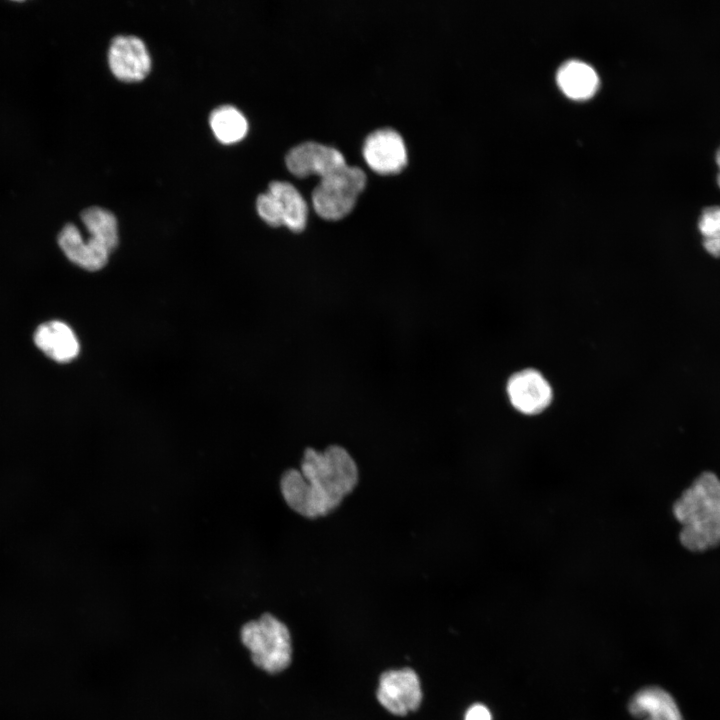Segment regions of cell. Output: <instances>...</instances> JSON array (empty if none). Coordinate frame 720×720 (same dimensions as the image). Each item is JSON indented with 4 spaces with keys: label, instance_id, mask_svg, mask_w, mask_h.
I'll use <instances>...</instances> for the list:
<instances>
[{
    "label": "cell",
    "instance_id": "6da1fadb",
    "mask_svg": "<svg viewBox=\"0 0 720 720\" xmlns=\"http://www.w3.org/2000/svg\"><path fill=\"white\" fill-rule=\"evenodd\" d=\"M359 481V471L350 453L339 445L324 451L304 450L300 470H286L280 490L286 504L299 515L316 519L333 512Z\"/></svg>",
    "mask_w": 720,
    "mask_h": 720
},
{
    "label": "cell",
    "instance_id": "7a4b0ae2",
    "mask_svg": "<svg viewBox=\"0 0 720 720\" xmlns=\"http://www.w3.org/2000/svg\"><path fill=\"white\" fill-rule=\"evenodd\" d=\"M682 524L681 543L701 551L720 543V479L713 473L700 475L673 507Z\"/></svg>",
    "mask_w": 720,
    "mask_h": 720
},
{
    "label": "cell",
    "instance_id": "3957f363",
    "mask_svg": "<svg viewBox=\"0 0 720 720\" xmlns=\"http://www.w3.org/2000/svg\"><path fill=\"white\" fill-rule=\"evenodd\" d=\"M241 641L250 651L253 663L268 673L286 669L292 657L291 636L286 625L265 613L243 625Z\"/></svg>",
    "mask_w": 720,
    "mask_h": 720
},
{
    "label": "cell",
    "instance_id": "277c9868",
    "mask_svg": "<svg viewBox=\"0 0 720 720\" xmlns=\"http://www.w3.org/2000/svg\"><path fill=\"white\" fill-rule=\"evenodd\" d=\"M366 181V174L361 168L348 164L320 177L312 192L315 212L325 220L344 218L354 208Z\"/></svg>",
    "mask_w": 720,
    "mask_h": 720
},
{
    "label": "cell",
    "instance_id": "5b68a950",
    "mask_svg": "<svg viewBox=\"0 0 720 720\" xmlns=\"http://www.w3.org/2000/svg\"><path fill=\"white\" fill-rule=\"evenodd\" d=\"M506 395L511 407L524 416L542 414L553 401L551 384L533 368L513 373L506 382Z\"/></svg>",
    "mask_w": 720,
    "mask_h": 720
},
{
    "label": "cell",
    "instance_id": "8992f818",
    "mask_svg": "<svg viewBox=\"0 0 720 720\" xmlns=\"http://www.w3.org/2000/svg\"><path fill=\"white\" fill-rule=\"evenodd\" d=\"M377 699L386 710L398 716L415 711L422 701L418 675L410 668L384 672L379 679Z\"/></svg>",
    "mask_w": 720,
    "mask_h": 720
},
{
    "label": "cell",
    "instance_id": "52a82bcc",
    "mask_svg": "<svg viewBox=\"0 0 720 720\" xmlns=\"http://www.w3.org/2000/svg\"><path fill=\"white\" fill-rule=\"evenodd\" d=\"M108 63L112 73L124 81L141 80L151 68L145 43L134 35H118L111 40Z\"/></svg>",
    "mask_w": 720,
    "mask_h": 720
},
{
    "label": "cell",
    "instance_id": "ba28073f",
    "mask_svg": "<svg viewBox=\"0 0 720 720\" xmlns=\"http://www.w3.org/2000/svg\"><path fill=\"white\" fill-rule=\"evenodd\" d=\"M363 156L367 164L381 174L397 173L407 164L404 140L392 128H381L370 133L364 141Z\"/></svg>",
    "mask_w": 720,
    "mask_h": 720
},
{
    "label": "cell",
    "instance_id": "9c48e42d",
    "mask_svg": "<svg viewBox=\"0 0 720 720\" xmlns=\"http://www.w3.org/2000/svg\"><path fill=\"white\" fill-rule=\"evenodd\" d=\"M285 161L288 169L300 177L309 174L323 177L347 164L338 149L314 141L303 142L291 148Z\"/></svg>",
    "mask_w": 720,
    "mask_h": 720
},
{
    "label": "cell",
    "instance_id": "30bf717a",
    "mask_svg": "<svg viewBox=\"0 0 720 720\" xmlns=\"http://www.w3.org/2000/svg\"><path fill=\"white\" fill-rule=\"evenodd\" d=\"M58 245L73 264L88 271L102 269L111 254L93 237L84 239L73 223H68L61 229Z\"/></svg>",
    "mask_w": 720,
    "mask_h": 720
},
{
    "label": "cell",
    "instance_id": "8fae6325",
    "mask_svg": "<svg viewBox=\"0 0 720 720\" xmlns=\"http://www.w3.org/2000/svg\"><path fill=\"white\" fill-rule=\"evenodd\" d=\"M34 343L47 357L58 363L74 360L80 352L79 340L65 322L52 320L42 323L34 332Z\"/></svg>",
    "mask_w": 720,
    "mask_h": 720
},
{
    "label": "cell",
    "instance_id": "7c38bea8",
    "mask_svg": "<svg viewBox=\"0 0 720 720\" xmlns=\"http://www.w3.org/2000/svg\"><path fill=\"white\" fill-rule=\"evenodd\" d=\"M628 711L640 720H684L673 696L659 686H646L634 693Z\"/></svg>",
    "mask_w": 720,
    "mask_h": 720
},
{
    "label": "cell",
    "instance_id": "4fadbf2b",
    "mask_svg": "<svg viewBox=\"0 0 720 720\" xmlns=\"http://www.w3.org/2000/svg\"><path fill=\"white\" fill-rule=\"evenodd\" d=\"M268 191L274 196L282 225L293 232L304 230L308 219V205L299 190L290 182H270Z\"/></svg>",
    "mask_w": 720,
    "mask_h": 720
},
{
    "label": "cell",
    "instance_id": "5bb4252c",
    "mask_svg": "<svg viewBox=\"0 0 720 720\" xmlns=\"http://www.w3.org/2000/svg\"><path fill=\"white\" fill-rule=\"evenodd\" d=\"M557 82L567 96L585 99L596 91L599 78L596 71L587 63L570 60L559 68Z\"/></svg>",
    "mask_w": 720,
    "mask_h": 720
},
{
    "label": "cell",
    "instance_id": "9a60e30c",
    "mask_svg": "<svg viewBox=\"0 0 720 720\" xmlns=\"http://www.w3.org/2000/svg\"><path fill=\"white\" fill-rule=\"evenodd\" d=\"M81 220L90 236L112 253L119 241L115 215L105 208L92 206L82 211Z\"/></svg>",
    "mask_w": 720,
    "mask_h": 720
},
{
    "label": "cell",
    "instance_id": "2e32d148",
    "mask_svg": "<svg viewBox=\"0 0 720 720\" xmlns=\"http://www.w3.org/2000/svg\"><path fill=\"white\" fill-rule=\"evenodd\" d=\"M209 122L215 136L223 143L239 141L248 130L245 116L232 105L215 108L210 114Z\"/></svg>",
    "mask_w": 720,
    "mask_h": 720
},
{
    "label": "cell",
    "instance_id": "e0dca14e",
    "mask_svg": "<svg viewBox=\"0 0 720 720\" xmlns=\"http://www.w3.org/2000/svg\"><path fill=\"white\" fill-rule=\"evenodd\" d=\"M697 227L705 250L720 257V204L704 207L698 217Z\"/></svg>",
    "mask_w": 720,
    "mask_h": 720
},
{
    "label": "cell",
    "instance_id": "ac0fdd59",
    "mask_svg": "<svg viewBox=\"0 0 720 720\" xmlns=\"http://www.w3.org/2000/svg\"><path fill=\"white\" fill-rule=\"evenodd\" d=\"M256 208L259 216L268 225L273 227L282 226L277 202L268 190L257 197Z\"/></svg>",
    "mask_w": 720,
    "mask_h": 720
},
{
    "label": "cell",
    "instance_id": "d6986e66",
    "mask_svg": "<svg viewBox=\"0 0 720 720\" xmlns=\"http://www.w3.org/2000/svg\"><path fill=\"white\" fill-rule=\"evenodd\" d=\"M464 720H492V716L485 705L477 703L469 707Z\"/></svg>",
    "mask_w": 720,
    "mask_h": 720
},
{
    "label": "cell",
    "instance_id": "ffe728a7",
    "mask_svg": "<svg viewBox=\"0 0 720 720\" xmlns=\"http://www.w3.org/2000/svg\"><path fill=\"white\" fill-rule=\"evenodd\" d=\"M714 160H715V163L717 166L716 183H717L718 187L720 188V144L715 150Z\"/></svg>",
    "mask_w": 720,
    "mask_h": 720
}]
</instances>
